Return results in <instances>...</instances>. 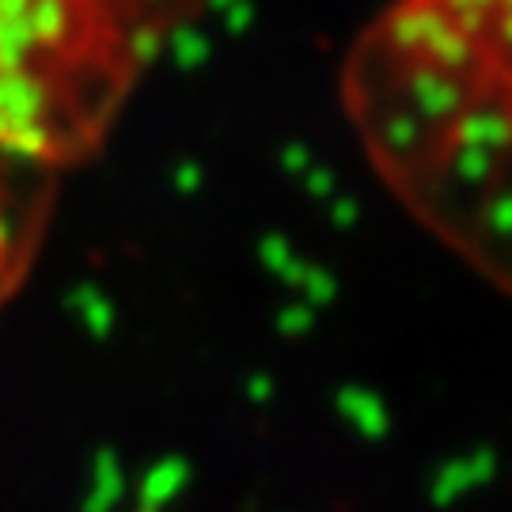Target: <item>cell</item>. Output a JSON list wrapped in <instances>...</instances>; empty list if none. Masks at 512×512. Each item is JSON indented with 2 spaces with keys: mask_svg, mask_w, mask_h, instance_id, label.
<instances>
[{
  "mask_svg": "<svg viewBox=\"0 0 512 512\" xmlns=\"http://www.w3.org/2000/svg\"><path fill=\"white\" fill-rule=\"evenodd\" d=\"M346 99L406 209L512 296V0H387Z\"/></svg>",
  "mask_w": 512,
  "mask_h": 512,
  "instance_id": "cell-1",
  "label": "cell"
}]
</instances>
